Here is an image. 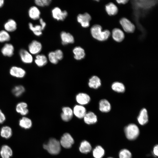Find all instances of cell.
I'll list each match as a JSON object with an SVG mask.
<instances>
[{
  "label": "cell",
  "mask_w": 158,
  "mask_h": 158,
  "mask_svg": "<svg viewBox=\"0 0 158 158\" xmlns=\"http://www.w3.org/2000/svg\"><path fill=\"white\" fill-rule=\"evenodd\" d=\"M91 149V146L87 141L85 140L81 142L79 147V151L81 152L87 154L90 152Z\"/></svg>",
  "instance_id": "obj_29"
},
{
  "label": "cell",
  "mask_w": 158,
  "mask_h": 158,
  "mask_svg": "<svg viewBox=\"0 0 158 158\" xmlns=\"http://www.w3.org/2000/svg\"><path fill=\"white\" fill-rule=\"evenodd\" d=\"M91 19V16L87 13L79 14L77 17L78 22L80 24L83 28H85L90 26V22Z\"/></svg>",
  "instance_id": "obj_6"
},
{
  "label": "cell",
  "mask_w": 158,
  "mask_h": 158,
  "mask_svg": "<svg viewBox=\"0 0 158 158\" xmlns=\"http://www.w3.org/2000/svg\"><path fill=\"white\" fill-rule=\"evenodd\" d=\"M75 99L78 104L84 106L90 102L91 98L90 96L87 93L80 92L76 95Z\"/></svg>",
  "instance_id": "obj_9"
},
{
  "label": "cell",
  "mask_w": 158,
  "mask_h": 158,
  "mask_svg": "<svg viewBox=\"0 0 158 158\" xmlns=\"http://www.w3.org/2000/svg\"><path fill=\"white\" fill-rule=\"evenodd\" d=\"M138 123L141 125L146 124L148 121V116L147 109L145 108H142L140 111L137 118Z\"/></svg>",
  "instance_id": "obj_17"
},
{
  "label": "cell",
  "mask_w": 158,
  "mask_h": 158,
  "mask_svg": "<svg viewBox=\"0 0 158 158\" xmlns=\"http://www.w3.org/2000/svg\"><path fill=\"white\" fill-rule=\"evenodd\" d=\"M83 118L84 122L88 125L95 124L97 121L96 115L92 111L87 112Z\"/></svg>",
  "instance_id": "obj_16"
},
{
  "label": "cell",
  "mask_w": 158,
  "mask_h": 158,
  "mask_svg": "<svg viewBox=\"0 0 158 158\" xmlns=\"http://www.w3.org/2000/svg\"><path fill=\"white\" fill-rule=\"evenodd\" d=\"M111 88L113 91L118 93H123L125 90V87L124 84L119 82L113 83L111 85Z\"/></svg>",
  "instance_id": "obj_31"
},
{
  "label": "cell",
  "mask_w": 158,
  "mask_h": 158,
  "mask_svg": "<svg viewBox=\"0 0 158 158\" xmlns=\"http://www.w3.org/2000/svg\"><path fill=\"white\" fill-rule=\"evenodd\" d=\"M119 158H131L132 154L128 150L123 149L119 152Z\"/></svg>",
  "instance_id": "obj_36"
},
{
  "label": "cell",
  "mask_w": 158,
  "mask_h": 158,
  "mask_svg": "<svg viewBox=\"0 0 158 158\" xmlns=\"http://www.w3.org/2000/svg\"><path fill=\"white\" fill-rule=\"evenodd\" d=\"M6 116L0 109V124L3 123L6 120Z\"/></svg>",
  "instance_id": "obj_40"
},
{
  "label": "cell",
  "mask_w": 158,
  "mask_h": 158,
  "mask_svg": "<svg viewBox=\"0 0 158 158\" xmlns=\"http://www.w3.org/2000/svg\"><path fill=\"white\" fill-rule=\"evenodd\" d=\"M62 112L61 114L62 119L64 121L68 122L73 116V109L68 107H64L62 108Z\"/></svg>",
  "instance_id": "obj_12"
},
{
  "label": "cell",
  "mask_w": 158,
  "mask_h": 158,
  "mask_svg": "<svg viewBox=\"0 0 158 158\" xmlns=\"http://www.w3.org/2000/svg\"><path fill=\"white\" fill-rule=\"evenodd\" d=\"M111 109V105L107 100L105 99H101L99 102V109L102 112H108Z\"/></svg>",
  "instance_id": "obj_22"
},
{
  "label": "cell",
  "mask_w": 158,
  "mask_h": 158,
  "mask_svg": "<svg viewBox=\"0 0 158 158\" xmlns=\"http://www.w3.org/2000/svg\"><path fill=\"white\" fill-rule=\"evenodd\" d=\"M16 110L17 113L22 115H25L29 112L28 105L26 103L24 102L18 103L16 106Z\"/></svg>",
  "instance_id": "obj_21"
},
{
  "label": "cell",
  "mask_w": 158,
  "mask_h": 158,
  "mask_svg": "<svg viewBox=\"0 0 158 158\" xmlns=\"http://www.w3.org/2000/svg\"><path fill=\"white\" fill-rule=\"evenodd\" d=\"M124 132L127 138L129 140L135 139L139 134V130L135 124L131 123L126 126L124 129Z\"/></svg>",
  "instance_id": "obj_3"
},
{
  "label": "cell",
  "mask_w": 158,
  "mask_h": 158,
  "mask_svg": "<svg viewBox=\"0 0 158 158\" xmlns=\"http://www.w3.org/2000/svg\"><path fill=\"white\" fill-rule=\"evenodd\" d=\"M55 55L59 61L62 59L63 57V53L60 49H57L54 51Z\"/></svg>",
  "instance_id": "obj_39"
},
{
  "label": "cell",
  "mask_w": 158,
  "mask_h": 158,
  "mask_svg": "<svg viewBox=\"0 0 158 158\" xmlns=\"http://www.w3.org/2000/svg\"><path fill=\"white\" fill-rule=\"evenodd\" d=\"M40 22L42 30H43L46 26V23L44 21L42 18H41L40 19Z\"/></svg>",
  "instance_id": "obj_41"
},
{
  "label": "cell",
  "mask_w": 158,
  "mask_h": 158,
  "mask_svg": "<svg viewBox=\"0 0 158 158\" xmlns=\"http://www.w3.org/2000/svg\"><path fill=\"white\" fill-rule=\"evenodd\" d=\"M112 36L114 40L118 42H122L125 38L123 32L120 29L116 28L112 30Z\"/></svg>",
  "instance_id": "obj_15"
},
{
  "label": "cell",
  "mask_w": 158,
  "mask_h": 158,
  "mask_svg": "<svg viewBox=\"0 0 158 158\" xmlns=\"http://www.w3.org/2000/svg\"><path fill=\"white\" fill-rule=\"evenodd\" d=\"M48 57L49 61L53 64H56L59 61L56 57L54 51L50 52L48 54Z\"/></svg>",
  "instance_id": "obj_38"
},
{
  "label": "cell",
  "mask_w": 158,
  "mask_h": 158,
  "mask_svg": "<svg viewBox=\"0 0 158 158\" xmlns=\"http://www.w3.org/2000/svg\"><path fill=\"white\" fill-rule=\"evenodd\" d=\"M105 9L107 14L110 16L115 15L118 12L117 7L112 2L107 4L105 6Z\"/></svg>",
  "instance_id": "obj_23"
},
{
  "label": "cell",
  "mask_w": 158,
  "mask_h": 158,
  "mask_svg": "<svg viewBox=\"0 0 158 158\" xmlns=\"http://www.w3.org/2000/svg\"><path fill=\"white\" fill-rule=\"evenodd\" d=\"M19 124L22 128L25 129H28L31 127L32 122L29 118L23 117L19 120Z\"/></svg>",
  "instance_id": "obj_28"
},
{
  "label": "cell",
  "mask_w": 158,
  "mask_h": 158,
  "mask_svg": "<svg viewBox=\"0 0 158 158\" xmlns=\"http://www.w3.org/2000/svg\"><path fill=\"white\" fill-rule=\"evenodd\" d=\"M19 54L22 61L25 63H30L33 60L31 54L25 49H21L19 51Z\"/></svg>",
  "instance_id": "obj_13"
},
{
  "label": "cell",
  "mask_w": 158,
  "mask_h": 158,
  "mask_svg": "<svg viewBox=\"0 0 158 158\" xmlns=\"http://www.w3.org/2000/svg\"><path fill=\"white\" fill-rule=\"evenodd\" d=\"M101 85L100 78L96 75H93L89 79L88 83L89 87L92 88L97 89Z\"/></svg>",
  "instance_id": "obj_19"
},
{
  "label": "cell",
  "mask_w": 158,
  "mask_h": 158,
  "mask_svg": "<svg viewBox=\"0 0 158 158\" xmlns=\"http://www.w3.org/2000/svg\"><path fill=\"white\" fill-rule=\"evenodd\" d=\"M51 14L53 18L58 21H63L67 17L68 13L66 10L61 11L59 7L54 8L51 11Z\"/></svg>",
  "instance_id": "obj_7"
},
{
  "label": "cell",
  "mask_w": 158,
  "mask_h": 158,
  "mask_svg": "<svg viewBox=\"0 0 158 158\" xmlns=\"http://www.w3.org/2000/svg\"><path fill=\"white\" fill-rule=\"evenodd\" d=\"M17 23L14 20L10 19L4 24V27L5 30L8 32H12L17 29Z\"/></svg>",
  "instance_id": "obj_26"
},
{
  "label": "cell",
  "mask_w": 158,
  "mask_h": 158,
  "mask_svg": "<svg viewBox=\"0 0 158 158\" xmlns=\"http://www.w3.org/2000/svg\"><path fill=\"white\" fill-rule=\"evenodd\" d=\"M73 114L79 119L83 118L87 113L85 107L79 104L75 105L73 109Z\"/></svg>",
  "instance_id": "obj_11"
},
{
  "label": "cell",
  "mask_w": 158,
  "mask_h": 158,
  "mask_svg": "<svg viewBox=\"0 0 158 158\" xmlns=\"http://www.w3.org/2000/svg\"><path fill=\"white\" fill-rule=\"evenodd\" d=\"M104 150L100 146H97L93 151V155L95 158H102L104 154Z\"/></svg>",
  "instance_id": "obj_33"
},
{
  "label": "cell",
  "mask_w": 158,
  "mask_h": 158,
  "mask_svg": "<svg viewBox=\"0 0 158 158\" xmlns=\"http://www.w3.org/2000/svg\"><path fill=\"white\" fill-rule=\"evenodd\" d=\"M10 38V36L7 31L5 30L0 31V42L8 41Z\"/></svg>",
  "instance_id": "obj_35"
},
{
  "label": "cell",
  "mask_w": 158,
  "mask_h": 158,
  "mask_svg": "<svg viewBox=\"0 0 158 158\" xmlns=\"http://www.w3.org/2000/svg\"><path fill=\"white\" fill-rule=\"evenodd\" d=\"M0 154L2 158H10L12 155L13 151L8 146L4 145L0 150Z\"/></svg>",
  "instance_id": "obj_24"
},
{
  "label": "cell",
  "mask_w": 158,
  "mask_h": 158,
  "mask_svg": "<svg viewBox=\"0 0 158 158\" xmlns=\"http://www.w3.org/2000/svg\"><path fill=\"white\" fill-rule=\"evenodd\" d=\"M60 142L63 147L68 149L70 148L74 143V140L69 133H66L62 136Z\"/></svg>",
  "instance_id": "obj_5"
},
{
  "label": "cell",
  "mask_w": 158,
  "mask_h": 158,
  "mask_svg": "<svg viewBox=\"0 0 158 158\" xmlns=\"http://www.w3.org/2000/svg\"><path fill=\"white\" fill-rule=\"evenodd\" d=\"M4 0H0V8L2 7L4 5Z\"/></svg>",
  "instance_id": "obj_44"
},
{
  "label": "cell",
  "mask_w": 158,
  "mask_h": 158,
  "mask_svg": "<svg viewBox=\"0 0 158 158\" xmlns=\"http://www.w3.org/2000/svg\"><path fill=\"white\" fill-rule=\"evenodd\" d=\"M158 145H157L154 147L153 150V154L155 156L157 157L158 155Z\"/></svg>",
  "instance_id": "obj_42"
},
{
  "label": "cell",
  "mask_w": 158,
  "mask_h": 158,
  "mask_svg": "<svg viewBox=\"0 0 158 158\" xmlns=\"http://www.w3.org/2000/svg\"><path fill=\"white\" fill-rule=\"evenodd\" d=\"M0 134L1 136L6 139L10 138L12 136V131L11 128L8 126H5L1 128Z\"/></svg>",
  "instance_id": "obj_30"
},
{
  "label": "cell",
  "mask_w": 158,
  "mask_h": 158,
  "mask_svg": "<svg viewBox=\"0 0 158 158\" xmlns=\"http://www.w3.org/2000/svg\"><path fill=\"white\" fill-rule=\"evenodd\" d=\"M42 46L41 43L36 40L32 41L29 45V52L32 54H37L41 51Z\"/></svg>",
  "instance_id": "obj_8"
},
{
  "label": "cell",
  "mask_w": 158,
  "mask_h": 158,
  "mask_svg": "<svg viewBox=\"0 0 158 158\" xmlns=\"http://www.w3.org/2000/svg\"><path fill=\"white\" fill-rule=\"evenodd\" d=\"M43 147L52 155L58 154L61 150L60 142L54 138H50L47 143L43 145Z\"/></svg>",
  "instance_id": "obj_2"
},
{
  "label": "cell",
  "mask_w": 158,
  "mask_h": 158,
  "mask_svg": "<svg viewBox=\"0 0 158 158\" xmlns=\"http://www.w3.org/2000/svg\"><path fill=\"white\" fill-rule=\"evenodd\" d=\"M90 32L93 38L100 41L107 40L111 35L109 30H106L102 31V26L98 24L94 25L92 27Z\"/></svg>",
  "instance_id": "obj_1"
},
{
  "label": "cell",
  "mask_w": 158,
  "mask_h": 158,
  "mask_svg": "<svg viewBox=\"0 0 158 158\" xmlns=\"http://www.w3.org/2000/svg\"><path fill=\"white\" fill-rule=\"evenodd\" d=\"M9 73L12 76L18 78L24 77L26 73L24 69L16 66L11 67L9 70Z\"/></svg>",
  "instance_id": "obj_10"
},
{
  "label": "cell",
  "mask_w": 158,
  "mask_h": 158,
  "mask_svg": "<svg viewBox=\"0 0 158 158\" xmlns=\"http://www.w3.org/2000/svg\"><path fill=\"white\" fill-rule=\"evenodd\" d=\"M47 61L46 56L43 54L37 55L35 60V64L39 67H42L46 65Z\"/></svg>",
  "instance_id": "obj_27"
},
{
  "label": "cell",
  "mask_w": 158,
  "mask_h": 158,
  "mask_svg": "<svg viewBox=\"0 0 158 158\" xmlns=\"http://www.w3.org/2000/svg\"><path fill=\"white\" fill-rule=\"evenodd\" d=\"M60 37L62 44L63 45L72 44L74 42L73 36L69 33L62 31L60 34Z\"/></svg>",
  "instance_id": "obj_14"
},
{
  "label": "cell",
  "mask_w": 158,
  "mask_h": 158,
  "mask_svg": "<svg viewBox=\"0 0 158 158\" xmlns=\"http://www.w3.org/2000/svg\"><path fill=\"white\" fill-rule=\"evenodd\" d=\"M108 158H113L110 157H109Z\"/></svg>",
  "instance_id": "obj_45"
},
{
  "label": "cell",
  "mask_w": 158,
  "mask_h": 158,
  "mask_svg": "<svg viewBox=\"0 0 158 158\" xmlns=\"http://www.w3.org/2000/svg\"><path fill=\"white\" fill-rule=\"evenodd\" d=\"M119 23L125 31L128 33H133L135 30V26L128 19L126 18L120 19Z\"/></svg>",
  "instance_id": "obj_4"
},
{
  "label": "cell",
  "mask_w": 158,
  "mask_h": 158,
  "mask_svg": "<svg viewBox=\"0 0 158 158\" xmlns=\"http://www.w3.org/2000/svg\"><path fill=\"white\" fill-rule=\"evenodd\" d=\"M1 51L4 56L10 57L14 54V47L11 44L6 43L1 48Z\"/></svg>",
  "instance_id": "obj_18"
},
{
  "label": "cell",
  "mask_w": 158,
  "mask_h": 158,
  "mask_svg": "<svg viewBox=\"0 0 158 158\" xmlns=\"http://www.w3.org/2000/svg\"><path fill=\"white\" fill-rule=\"evenodd\" d=\"M25 91V87L21 85H18L15 86L12 90L13 94L17 97L20 96Z\"/></svg>",
  "instance_id": "obj_34"
},
{
  "label": "cell",
  "mask_w": 158,
  "mask_h": 158,
  "mask_svg": "<svg viewBox=\"0 0 158 158\" xmlns=\"http://www.w3.org/2000/svg\"><path fill=\"white\" fill-rule=\"evenodd\" d=\"M51 1V0H35V3L38 6L44 7L49 5Z\"/></svg>",
  "instance_id": "obj_37"
},
{
  "label": "cell",
  "mask_w": 158,
  "mask_h": 158,
  "mask_svg": "<svg viewBox=\"0 0 158 158\" xmlns=\"http://www.w3.org/2000/svg\"><path fill=\"white\" fill-rule=\"evenodd\" d=\"M73 52L74 54V58L77 60H80L85 56V54L84 50L80 47H76L74 48Z\"/></svg>",
  "instance_id": "obj_20"
},
{
  "label": "cell",
  "mask_w": 158,
  "mask_h": 158,
  "mask_svg": "<svg viewBox=\"0 0 158 158\" xmlns=\"http://www.w3.org/2000/svg\"><path fill=\"white\" fill-rule=\"evenodd\" d=\"M129 1L128 0H116L117 2L119 4H125L127 3Z\"/></svg>",
  "instance_id": "obj_43"
},
{
  "label": "cell",
  "mask_w": 158,
  "mask_h": 158,
  "mask_svg": "<svg viewBox=\"0 0 158 158\" xmlns=\"http://www.w3.org/2000/svg\"><path fill=\"white\" fill-rule=\"evenodd\" d=\"M29 27L30 30H31L35 35L39 36L42 34V28L40 25H36L34 26L32 23H29Z\"/></svg>",
  "instance_id": "obj_32"
},
{
  "label": "cell",
  "mask_w": 158,
  "mask_h": 158,
  "mask_svg": "<svg viewBox=\"0 0 158 158\" xmlns=\"http://www.w3.org/2000/svg\"><path fill=\"white\" fill-rule=\"evenodd\" d=\"M28 14L30 18L33 20H37L40 18V12L37 7L34 6L29 8Z\"/></svg>",
  "instance_id": "obj_25"
}]
</instances>
